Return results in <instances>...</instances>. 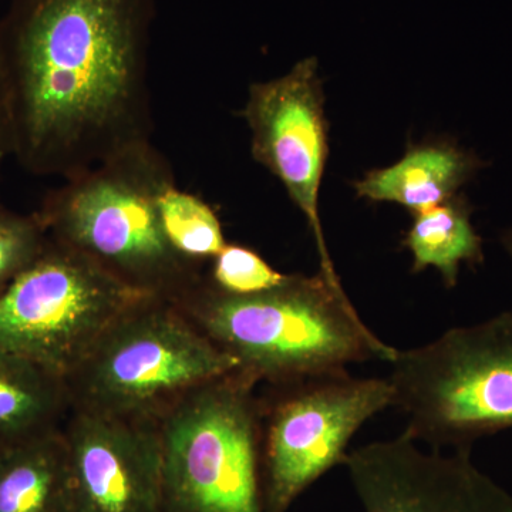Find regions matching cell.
I'll use <instances>...</instances> for the list:
<instances>
[{"label": "cell", "instance_id": "cell-2", "mask_svg": "<svg viewBox=\"0 0 512 512\" xmlns=\"http://www.w3.org/2000/svg\"><path fill=\"white\" fill-rule=\"evenodd\" d=\"M175 305L256 383L342 372L373 359L390 363L397 352L320 272L288 275L254 295H232L201 279Z\"/></svg>", "mask_w": 512, "mask_h": 512}, {"label": "cell", "instance_id": "cell-18", "mask_svg": "<svg viewBox=\"0 0 512 512\" xmlns=\"http://www.w3.org/2000/svg\"><path fill=\"white\" fill-rule=\"evenodd\" d=\"M49 237L39 215L0 208V293L42 254Z\"/></svg>", "mask_w": 512, "mask_h": 512}, {"label": "cell", "instance_id": "cell-5", "mask_svg": "<svg viewBox=\"0 0 512 512\" xmlns=\"http://www.w3.org/2000/svg\"><path fill=\"white\" fill-rule=\"evenodd\" d=\"M234 372L237 360L174 302L151 296L104 332L66 386L82 412L158 420L185 394Z\"/></svg>", "mask_w": 512, "mask_h": 512}, {"label": "cell", "instance_id": "cell-17", "mask_svg": "<svg viewBox=\"0 0 512 512\" xmlns=\"http://www.w3.org/2000/svg\"><path fill=\"white\" fill-rule=\"evenodd\" d=\"M211 261V284L232 295L269 291L288 278L272 268L254 249L242 245H225Z\"/></svg>", "mask_w": 512, "mask_h": 512}, {"label": "cell", "instance_id": "cell-16", "mask_svg": "<svg viewBox=\"0 0 512 512\" xmlns=\"http://www.w3.org/2000/svg\"><path fill=\"white\" fill-rule=\"evenodd\" d=\"M158 212L171 247L194 262L214 259L227 245L217 212L173 183L158 198Z\"/></svg>", "mask_w": 512, "mask_h": 512}, {"label": "cell", "instance_id": "cell-14", "mask_svg": "<svg viewBox=\"0 0 512 512\" xmlns=\"http://www.w3.org/2000/svg\"><path fill=\"white\" fill-rule=\"evenodd\" d=\"M69 400L63 379L0 350V450L55 431Z\"/></svg>", "mask_w": 512, "mask_h": 512}, {"label": "cell", "instance_id": "cell-3", "mask_svg": "<svg viewBox=\"0 0 512 512\" xmlns=\"http://www.w3.org/2000/svg\"><path fill=\"white\" fill-rule=\"evenodd\" d=\"M173 183L167 158L146 141L63 180L37 215L53 241L130 288L178 302L201 278L161 225L158 198Z\"/></svg>", "mask_w": 512, "mask_h": 512}, {"label": "cell", "instance_id": "cell-13", "mask_svg": "<svg viewBox=\"0 0 512 512\" xmlns=\"http://www.w3.org/2000/svg\"><path fill=\"white\" fill-rule=\"evenodd\" d=\"M0 512H69L63 433L50 431L0 450Z\"/></svg>", "mask_w": 512, "mask_h": 512}, {"label": "cell", "instance_id": "cell-10", "mask_svg": "<svg viewBox=\"0 0 512 512\" xmlns=\"http://www.w3.org/2000/svg\"><path fill=\"white\" fill-rule=\"evenodd\" d=\"M362 512H512V494L471 450H433L409 437L377 440L345 461Z\"/></svg>", "mask_w": 512, "mask_h": 512}, {"label": "cell", "instance_id": "cell-20", "mask_svg": "<svg viewBox=\"0 0 512 512\" xmlns=\"http://www.w3.org/2000/svg\"><path fill=\"white\" fill-rule=\"evenodd\" d=\"M501 244L512 258V228L504 232L503 237H501Z\"/></svg>", "mask_w": 512, "mask_h": 512}, {"label": "cell", "instance_id": "cell-9", "mask_svg": "<svg viewBox=\"0 0 512 512\" xmlns=\"http://www.w3.org/2000/svg\"><path fill=\"white\" fill-rule=\"evenodd\" d=\"M241 114L251 130L252 157L281 181L312 229L320 274L343 289L319 215L329 144L318 60L309 57L285 76L252 84Z\"/></svg>", "mask_w": 512, "mask_h": 512}, {"label": "cell", "instance_id": "cell-11", "mask_svg": "<svg viewBox=\"0 0 512 512\" xmlns=\"http://www.w3.org/2000/svg\"><path fill=\"white\" fill-rule=\"evenodd\" d=\"M63 436L69 512H163L158 420L77 410Z\"/></svg>", "mask_w": 512, "mask_h": 512}, {"label": "cell", "instance_id": "cell-19", "mask_svg": "<svg viewBox=\"0 0 512 512\" xmlns=\"http://www.w3.org/2000/svg\"><path fill=\"white\" fill-rule=\"evenodd\" d=\"M8 156H12V141H10L8 110H6L5 96L0 83V167Z\"/></svg>", "mask_w": 512, "mask_h": 512}, {"label": "cell", "instance_id": "cell-1", "mask_svg": "<svg viewBox=\"0 0 512 512\" xmlns=\"http://www.w3.org/2000/svg\"><path fill=\"white\" fill-rule=\"evenodd\" d=\"M154 0H13L0 22L12 156L62 180L151 141Z\"/></svg>", "mask_w": 512, "mask_h": 512}, {"label": "cell", "instance_id": "cell-7", "mask_svg": "<svg viewBox=\"0 0 512 512\" xmlns=\"http://www.w3.org/2000/svg\"><path fill=\"white\" fill-rule=\"evenodd\" d=\"M147 298L49 238L42 254L0 293V350L67 382L104 332Z\"/></svg>", "mask_w": 512, "mask_h": 512}, {"label": "cell", "instance_id": "cell-6", "mask_svg": "<svg viewBox=\"0 0 512 512\" xmlns=\"http://www.w3.org/2000/svg\"><path fill=\"white\" fill-rule=\"evenodd\" d=\"M255 384L231 373L158 417L163 512H265Z\"/></svg>", "mask_w": 512, "mask_h": 512}, {"label": "cell", "instance_id": "cell-15", "mask_svg": "<svg viewBox=\"0 0 512 512\" xmlns=\"http://www.w3.org/2000/svg\"><path fill=\"white\" fill-rule=\"evenodd\" d=\"M404 245L413 255V272L436 268L446 288L458 284L461 265L484 261L483 239L471 222L463 197L414 214Z\"/></svg>", "mask_w": 512, "mask_h": 512}, {"label": "cell", "instance_id": "cell-4", "mask_svg": "<svg viewBox=\"0 0 512 512\" xmlns=\"http://www.w3.org/2000/svg\"><path fill=\"white\" fill-rule=\"evenodd\" d=\"M387 376L404 436L433 450H471L512 429V311L397 350Z\"/></svg>", "mask_w": 512, "mask_h": 512}, {"label": "cell", "instance_id": "cell-8", "mask_svg": "<svg viewBox=\"0 0 512 512\" xmlns=\"http://www.w3.org/2000/svg\"><path fill=\"white\" fill-rule=\"evenodd\" d=\"M261 402L265 512H288L309 487L345 466L350 441L376 414L393 407L387 377L348 370L274 384Z\"/></svg>", "mask_w": 512, "mask_h": 512}, {"label": "cell", "instance_id": "cell-12", "mask_svg": "<svg viewBox=\"0 0 512 512\" xmlns=\"http://www.w3.org/2000/svg\"><path fill=\"white\" fill-rule=\"evenodd\" d=\"M480 167L474 154L456 144H421L396 164L367 173L355 190L366 200L394 202L419 214L456 198Z\"/></svg>", "mask_w": 512, "mask_h": 512}]
</instances>
